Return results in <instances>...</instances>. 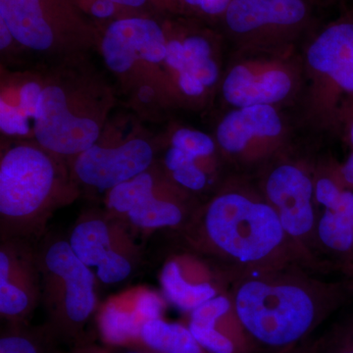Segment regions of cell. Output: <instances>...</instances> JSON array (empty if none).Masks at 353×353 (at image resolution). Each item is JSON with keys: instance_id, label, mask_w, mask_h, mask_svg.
<instances>
[{"instance_id": "cell-10", "label": "cell", "mask_w": 353, "mask_h": 353, "mask_svg": "<svg viewBox=\"0 0 353 353\" xmlns=\"http://www.w3.org/2000/svg\"><path fill=\"white\" fill-rule=\"evenodd\" d=\"M289 129L278 108L255 105L234 108L216 129L223 152L239 159H255L275 152L288 141Z\"/></svg>"}, {"instance_id": "cell-27", "label": "cell", "mask_w": 353, "mask_h": 353, "mask_svg": "<svg viewBox=\"0 0 353 353\" xmlns=\"http://www.w3.org/2000/svg\"><path fill=\"white\" fill-rule=\"evenodd\" d=\"M134 306L143 323L148 320L161 318L164 309V301L157 292L143 290L134 299Z\"/></svg>"}, {"instance_id": "cell-11", "label": "cell", "mask_w": 353, "mask_h": 353, "mask_svg": "<svg viewBox=\"0 0 353 353\" xmlns=\"http://www.w3.org/2000/svg\"><path fill=\"white\" fill-rule=\"evenodd\" d=\"M34 137L57 157H78L97 143L101 127L88 116L71 112L66 92L57 85L43 88L34 118Z\"/></svg>"}, {"instance_id": "cell-40", "label": "cell", "mask_w": 353, "mask_h": 353, "mask_svg": "<svg viewBox=\"0 0 353 353\" xmlns=\"http://www.w3.org/2000/svg\"><path fill=\"white\" fill-rule=\"evenodd\" d=\"M315 1H316V2H317V4H318V1H317V0H315Z\"/></svg>"}, {"instance_id": "cell-32", "label": "cell", "mask_w": 353, "mask_h": 353, "mask_svg": "<svg viewBox=\"0 0 353 353\" xmlns=\"http://www.w3.org/2000/svg\"><path fill=\"white\" fill-rule=\"evenodd\" d=\"M334 353H353V325L341 336Z\"/></svg>"}, {"instance_id": "cell-12", "label": "cell", "mask_w": 353, "mask_h": 353, "mask_svg": "<svg viewBox=\"0 0 353 353\" xmlns=\"http://www.w3.org/2000/svg\"><path fill=\"white\" fill-rule=\"evenodd\" d=\"M157 179L150 170L109 190L108 213L132 232L185 226V208L174 199L158 196Z\"/></svg>"}, {"instance_id": "cell-4", "label": "cell", "mask_w": 353, "mask_h": 353, "mask_svg": "<svg viewBox=\"0 0 353 353\" xmlns=\"http://www.w3.org/2000/svg\"><path fill=\"white\" fill-rule=\"evenodd\" d=\"M301 55L304 118L317 129L334 127L343 97H353V10L310 34Z\"/></svg>"}, {"instance_id": "cell-3", "label": "cell", "mask_w": 353, "mask_h": 353, "mask_svg": "<svg viewBox=\"0 0 353 353\" xmlns=\"http://www.w3.org/2000/svg\"><path fill=\"white\" fill-rule=\"evenodd\" d=\"M183 228L201 252L248 266L271 259L287 236L273 206L233 190L211 199Z\"/></svg>"}, {"instance_id": "cell-38", "label": "cell", "mask_w": 353, "mask_h": 353, "mask_svg": "<svg viewBox=\"0 0 353 353\" xmlns=\"http://www.w3.org/2000/svg\"><path fill=\"white\" fill-rule=\"evenodd\" d=\"M278 353H308V352H296V347L290 348V350H285V352Z\"/></svg>"}, {"instance_id": "cell-36", "label": "cell", "mask_w": 353, "mask_h": 353, "mask_svg": "<svg viewBox=\"0 0 353 353\" xmlns=\"http://www.w3.org/2000/svg\"><path fill=\"white\" fill-rule=\"evenodd\" d=\"M62 353H66L62 352ZM70 353H104L103 350H92V348H87L85 347L74 348L73 352Z\"/></svg>"}, {"instance_id": "cell-34", "label": "cell", "mask_w": 353, "mask_h": 353, "mask_svg": "<svg viewBox=\"0 0 353 353\" xmlns=\"http://www.w3.org/2000/svg\"><path fill=\"white\" fill-rule=\"evenodd\" d=\"M13 39L12 32L7 27L6 22L0 19V48H1V50L9 48L10 44L12 43Z\"/></svg>"}, {"instance_id": "cell-24", "label": "cell", "mask_w": 353, "mask_h": 353, "mask_svg": "<svg viewBox=\"0 0 353 353\" xmlns=\"http://www.w3.org/2000/svg\"><path fill=\"white\" fill-rule=\"evenodd\" d=\"M199 160L180 148L171 146L165 154L164 165L179 187L190 192H201L208 185V178L197 165Z\"/></svg>"}, {"instance_id": "cell-9", "label": "cell", "mask_w": 353, "mask_h": 353, "mask_svg": "<svg viewBox=\"0 0 353 353\" xmlns=\"http://www.w3.org/2000/svg\"><path fill=\"white\" fill-rule=\"evenodd\" d=\"M41 303L38 243L8 240L0 245V315L7 325H29Z\"/></svg>"}, {"instance_id": "cell-8", "label": "cell", "mask_w": 353, "mask_h": 353, "mask_svg": "<svg viewBox=\"0 0 353 353\" xmlns=\"http://www.w3.org/2000/svg\"><path fill=\"white\" fill-rule=\"evenodd\" d=\"M132 232L108 213H88L77 221L67 240L99 282L117 285L131 277L138 264Z\"/></svg>"}, {"instance_id": "cell-31", "label": "cell", "mask_w": 353, "mask_h": 353, "mask_svg": "<svg viewBox=\"0 0 353 353\" xmlns=\"http://www.w3.org/2000/svg\"><path fill=\"white\" fill-rule=\"evenodd\" d=\"M338 178L345 187L353 190V152L341 167Z\"/></svg>"}, {"instance_id": "cell-15", "label": "cell", "mask_w": 353, "mask_h": 353, "mask_svg": "<svg viewBox=\"0 0 353 353\" xmlns=\"http://www.w3.org/2000/svg\"><path fill=\"white\" fill-rule=\"evenodd\" d=\"M154 160L152 146L143 139H132L115 148L97 145L75 157L76 180L97 190L109 192L150 170Z\"/></svg>"}, {"instance_id": "cell-1", "label": "cell", "mask_w": 353, "mask_h": 353, "mask_svg": "<svg viewBox=\"0 0 353 353\" xmlns=\"http://www.w3.org/2000/svg\"><path fill=\"white\" fill-rule=\"evenodd\" d=\"M352 285L320 296L305 283L278 276L245 279L234 290V314L248 340L272 353L296 347L336 306Z\"/></svg>"}, {"instance_id": "cell-23", "label": "cell", "mask_w": 353, "mask_h": 353, "mask_svg": "<svg viewBox=\"0 0 353 353\" xmlns=\"http://www.w3.org/2000/svg\"><path fill=\"white\" fill-rule=\"evenodd\" d=\"M50 327L7 325L0 336V353H61Z\"/></svg>"}, {"instance_id": "cell-26", "label": "cell", "mask_w": 353, "mask_h": 353, "mask_svg": "<svg viewBox=\"0 0 353 353\" xmlns=\"http://www.w3.org/2000/svg\"><path fill=\"white\" fill-rule=\"evenodd\" d=\"M29 118L19 108L11 106L6 101H0V128L10 136H26L29 134Z\"/></svg>"}, {"instance_id": "cell-29", "label": "cell", "mask_w": 353, "mask_h": 353, "mask_svg": "<svg viewBox=\"0 0 353 353\" xmlns=\"http://www.w3.org/2000/svg\"><path fill=\"white\" fill-rule=\"evenodd\" d=\"M233 0H181V2L194 12L204 17L221 20Z\"/></svg>"}, {"instance_id": "cell-33", "label": "cell", "mask_w": 353, "mask_h": 353, "mask_svg": "<svg viewBox=\"0 0 353 353\" xmlns=\"http://www.w3.org/2000/svg\"><path fill=\"white\" fill-rule=\"evenodd\" d=\"M103 352L104 353H163L148 347L143 350V348L132 347L130 345H109Z\"/></svg>"}, {"instance_id": "cell-14", "label": "cell", "mask_w": 353, "mask_h": 353, "mask_svg": "<svg viewBox=\"0 0 353 353\" xmlns=\"http://www.w3.org/2000/svg\"><path fill=\"white\" fill-rule=\"evenodd\" d=\"M217 39L212 32L196 29L168 39L164 62L175 72L176 85L185 97L201 99L220 82Z\"/></svg>"}, {"instance_id": "cell-21", "label": "cell", "mask_w": 353, "mask_h": 353, "mask_svg": "<svg viewBox=\"0 0 353 353\" xmlns=\"http://www.w3.org/2000/svg\"><path fill=\"white\" fill-rule=\"evenodd\" d=\"M141 341L146 347L159 352L208 353L197 343L189 327L166 322L162 318L143 323Z\"/></svg>"}, {"instance_id": "cell-6", "label": "cell", "mask_w": 353, "mask_h": 353, "mask_svg": "<svg viewBox=\"0 0 353 353\" xmlns=\"http://www.w3.org/2000/svg\"><path fill=\"white\" fill-rule=\"evenodd\" d=\"M304 74L299 46L234 51L221 82L223 99L232 108H278L301 99Z\"/></svg>"}, {"instance_id": "cell-22", "label": "cell", "mask_w": 353, "mask_h": 353, "mask_svg": "<svg viewBox=\"0 0 353 353\" xmlns=\"http://www.w3.org/2000/svg\"><path fill=\"white\" fill-rule=\"evenodd\" d=\"M143 324L134 301L131 308L123 306L122 301H110L99 315V333L108 345H128L131 341H141Z\"/></svg>"}, {"instance_id": "cell-7", "label": "cell", "mask_w": 353, "mask_h": 353, "mask_svg": "<svg viewBox=\"0 0 353 353\" xmlns=\"http://www.w3.org/2000/svg\"><path fill=\"white\" fill-rule=\"evenodd\" d=\"M315 0H233L221 18L234 51L299 46L314 22Z\"/></svg>"}, {"instance_id": "cell-17", "label": "cell", "mask_w": 353, "mask_h": 353, "mask_svg": "<svg viewBox=\"0 0 353 353\" xmlns=\"http://www.w3.org/2000/svg\"><path fill=\"white\" fill-rule=\"evenodd\" d=\"M163 28L148 18L131 17L114 21L102 39L101 50L108 68L126 73L138 60L161 63L167 54Z\"/></svg>"}, {"instance_id": "cell-5", "label": "cell", "mask_w": 353, "mask_h": 353, "mask_svg": "<svg viewBox=\"0 0 353 353\" xmlns=\"http://www.w3.org/2000/svg\"><path fill=\"white\" fill-rule=\"evenodd\" d=\"M38 256L46 324L60 343L82 347L85 327L97 309V277L59 234L41 239Z\"/></svg>"}, {"instance_id": "cell-35", "label": "cell", "mask_w": 353, "mask_h": 353, "mask_svg": "<svg viewBox=\"0 0 353 353\" xmlns=\"http://www.w3.org/2000/svg\"><path fill=\"white\" fill-rule=\"evenodd\" d=\"M116 6L132 7V8H139L145 6L146 0H111Z\"/></svg>"}, {"instance_id": "cell-2", "label": "cell", "mask_w": 353, "mask_h": 353, "mask_svg": "<svg viewBox=\"0 0 353 353\" xmlns=\"http://www.w3.org/2000/svg\"><path fill=\"white\" fill-rule=\"evenodd\" d=\"M64 167L41 145H19L0 162V239L39 243L51 215L72 196Z\"/></svg>"}, {"instance_id": "cell-18", "label": "cell", "mask_w": 353, "mask_h": 353, "mask_svg": "<svg viewBox=\"0 0 353 353\" xmlns=\"http://www.w3.org/2000/svg\"><path fill=\"white\" fill-rule=\"evenodd\" d=\"M315 199L324 208L317 228L320 241L343 259L353 279V190L321 176L315 183Z\"/></svg>"}, {"instance_id": "cell-30", "label": "cell", "mask_w": 353, "mask_h": 353, "mask_svg": "<svg viewBox=\"0 0 353 353\" xmlns=\"http://www.w3.org/2000/svg\"><path fill=\"white\" fill-rule=\"evenodd\" d=\"M116 4L111 0H95L90 6V13L99 19L111 17L116 11Z\"/></svg>"}, {"instance_id": "cell-25", "label": "cell", "mask_w": 353, "mask_h": 353, "mask_svg": "<svg viewBox=\"0 0 353 353\" xmlns=\"http://www.w3.org/2000/svg\"><path fill=\"white\" fill-rule=\"evenodd\" d=\"M171 145L197 159H208L213 157L218 146L216 141L205 132L189 128L176 130L172 136Z\"/></svg>"}, {"instance_id": "cell-19", "label": "cell", "mask_w": 353, "mask_h": 353, "mask_svg": "<svg viewBox=\"0 0 353 353\" xmlns=\"http://www.w3.org/2000/svg\"><path fill=\"white\" fill-rule=\"evenodd\" d=\"M231 307L226 296H217L190 312V331L208 353H238L236 343L218 329V323Z\"/></svg>"}, {"instance_id": "cell-28", "label": "cell", "mask_w": 353, "mask_h": 353, "mask_svg": "<svg viewBox=\"0 0 353 353\" xmlns=\"http://www.w3.org/2000/svg\"><path fill=\"white\" fill-rule=\"evenodd\" d=\"M43 90L41 85L36 82L26 83L21 88L18 108L28 118H34V120L36 118Z\"/></svg>"}, {"instance_id": "cell-13", "label": "cell", "mask_w": 353, "mask_h": 353, "mask_svg": "<svg viewBox=\"0 0 353 353\" xmlns=\"http://www.w3.org/2000/svg\"><path fill=\"white\" fill-rule=\"evenodd\" d=\"M0 19L14 41L39 52L50 50L65 32L83 27L68 0H0Z\"/></svg>"}, {"instance_id": "cell-20", "label": "cell", "mask_w": 353, "mask_h": 353, "mask_svg": "<svg viewBox=\"0 0 353 353\" xmlns=\"http://www.w3.org/2000/svg\"><path fill=\"white\" fill-rule=\"evenodd\" d=\"M160 285L167 301L185 312L217 296V292L209 283L192 284L183 276L180 264L175 260L166 262L160 273Z\"/></svg>"}, {"instance_id": "cell-37", "label": "cell", "mask_w": 353, "mask_h": 353, "mask_svg": "<svg viewBox=\"0 0 353 353\" xmlns=\"http://www.w3.org/2000/svg\"><path fill=\"white\" fill-rule=\"evenodd\" d=\"M348 138H350V143L353 146V120L350 122V130H348Z\"/></svg>"}, {"instance_id": "cell-16", "label": "cell", "mask_w": 353, "mask_h": 353, "mask_svg": "<svg viewBox=\"0 0 353 353\" xmlns=\"http://www.w3.org/2000/svg\"><path fill=\"white\" fill-rule=\"evenodd\" d=\"M267 202L277 211L285 233L292 238L307 236L315 224V187L301 167L282 163L274 167L264 181Z\"/></svg>"}, {"instance_id": "cell-39", "label": "cell", "mask_w": 353, "mask_h": 353, "mask_svg": "<svg viewBox=\"0 0 353 353\" xmlns=\"http://www.w3.org/2000/svg\"><path fill=\"white\" fill-rule=\"evenodd\" d=\"M317 1H318V3H319V1H321V0H317Z\"/></svg>"}]
</instances>
